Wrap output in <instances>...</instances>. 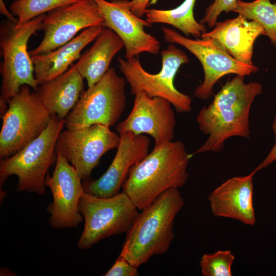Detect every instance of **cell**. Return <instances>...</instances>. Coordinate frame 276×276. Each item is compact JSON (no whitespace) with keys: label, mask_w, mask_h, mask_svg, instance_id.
<instances>
[{"label":"cell","mask_w":276,"mask_h":276,"mask_svg":"<svg viewBox=\"0 0 276 276\" xmlns=\"http://www.w3.org/2000/svg\"><path fill=\"white\" fill-rule=\"evenodd\" d=\"M244 76L236 75L228 80L215 95L212 103L198 112L199 129L208 137L191 154L219 152L226 140L232 136L250 137L249 114L255 99L262 93L256 82L245 83Z\"/></svg>","instance_id":"1"},{"label":"cell","mask_w":276,"mask_h":276,"mask_svg":"<svg viewBox=\"0 0 276 276\" xmlns=\"http://www.w3.org/2000/svg\"><path fill=\"white\" fill-rule=\"evenodd\" d=\"M192 157L180 141L153 149L130 169L122 187L123 191L142 210L166 190L186 184Z\"/></svg>","instance_id":"2"},{"label":"cell","mask_w":276,"mask_h":276,"mask_svg":"<svg viewBox=\"0 0 276 276\" xmlns=\"http://www.w3.org/2000/svg\"><path fill=\"white\" fill-rule=\"evenodd\" d=\"M184 203L178 188L160 194L139 213L120 254L138 268L153 256L166 252L174 238V219Z\"/></svg>","instance_id":"3"},{"label":"cell","mask_w":276,"mask_h":276,"mask_svg":"<svg viewBox=\"0 0 276 276\" xmlns=\"http://www.w3.org/2000/svg\"><path fill=\"white\" fill-rule=\"evenodd\" d=\"M65 119L52 116L43 131L25 147L8 158H1L0 184L13 175L18 178V192L45 194V177L56 160L55 145L65 127Z\"/></svg>","instance_id":"4"},{"label":"cell","mask_w":276,"mask_h":276,"mask_svg":"<svg viewBox=\"0 0 276 276\" xmlns=\"http://www.w3.org/2000/svg\"><path fill=\"white\" fill-rule=\"evenodd\" d=\"M45 16L41 14L20 26L8 19L1 22L0 45L3 61L0 67L2 77L0 105H8V101L24 85L34 91L37 89L39 85L34 76L31 56L27 50L28 43L33 35L41 30Z\"/></svg>","instance_id":"5"},{"label":"cell","mask_w":276,"mask_h":276,"mask_svg":"<svg viewBox=\"0 0 276 276\" xmlns=\"http://www.w3.org/2000/svg\"><path fill=\"white\" fill-rule=\"evenodd\" d=\"M139 209L123 191L106 198L84 192L79 211L84 221L83 231L77 246L90 249L100 241L130 230L139 213Z\"/></svg>","instance_id":"6"},{"label":"cell","mask_w":276,"mask_h":276,"mask_svg":"<svg viewBox=\"0 0 276 276\" xmlns=\"http://www.w3.org/2000/svg\"><path fill=\"white\" fill-rule=\"evenodd\" d=\"M162 66L157 74H151L143 67L136 56L130 59L119 58V67L129 83L131 94L145 92L150 98L158 97L168 100L179 113L190 112L192 98L178 91L174 86L176 74L182 64L190 61L187 55L173 43L160 53Z\"/></svg>","instance_id":"7"},{"label":"cell","mask_w":276,"mask_h":276,"mask_svg":"<svg viewBox=\"0 0 276 276\" xmlns=\"http://www.w3.org/2000/svg\"><path fill=\"white\" fill-rule=\"evenodd\" d=\"M125 79L110 67L93 85L84 90L66 118V129L82 128L94 124L113 126L126 106Z\"/></svg>","instance_id":"8"},{"label":"cell","mask_w":276,"mask_h":276,"mask_svg":"<svg viewBox=\"0 0 276 276\" xmlns=\"http://www.w3.org/2000/svg\"><path fill=\"white\" fill-rule=\"evenodd\" d=\"M24 85L7 102L1 117L0 157L8 158L37 137L46 128L52 116L35 91Z\"/></svg>","instance_id":"9"},{"label":"cell","mask_w":276,"mask_h":276,"mask_svg":"<svg viewBox=\"0 0 276 276\" xmlns=\"http://www.w3.org/2000/svg\"><path fill=\"white\" fill-rule=\"evenodd\" d=\"M161 29L165 41L182 45L200 62L203 70L204 79L194 92L195 96L198 99H209L215 83L227 74L244 77L258 71V67L256 65L244 64L234 59L215 38L193 39L169 28L162 27Z\"/></svg>","instance_id":"10"},{"label":"cell","mask_w":276,"mask_h":276,"mask_svg":"<svg viewBox=\"0 0 276 276\" xmlns=\"http://www.w3.org/2000/svg\"><path fill=\"white\" fill-rule=\"evenodd\" d=\"M120 136L102 124L62 131L55 145L59 153L72 165L81 179H86L107 151L117 149Z\"/></svg>","instance_id":"11"},{"label":"cell","mask_w":276,"mask_h":276,"mask_svg":"<svg viewBox=\"0 0 276 276\" xmlns=\"http://www.w3.org/2000/svg\"><path fill=\"white\" fill-rule=\"evenodd\" d=\"M103 21L94 0H81L53 9L48 12L42 21V41L30 54L40 55L55 50L73 39L80 31L102 26Z\"/></svg>","instance_id":"12"},{"label":"cell","mask_w":276,"mask_h":276,"mask_svg":"<svg viewBox=\"0 0 276 276\" xmlns=\"http://www.w3.org/2000/svg\"><path fill=\"white\" fill-rule=\"evenodd\" d=\"M55 167L44 181L51 191L53 200L47 207L49 224L54 229L73 228L83 221L79 211L84 188L74 167L59 153H56Z\"/></svg>","instance_id":"13"},{"label":"cell","mask_w":276,"mask_h":276,"mask_svg":"<svg viewBox=\"0 0 276 276\" xmlns=\"http://www.w3.org/2000/svg\"><path fill=\"white\" fill-rule=\"evenodd\" d=\"M134 96L130 113L116 126L119 134L125 132L149 134L154 141L153 149L173 141L176 118L171 103L163 98H150L144 91Z\"/></svg>","instance_id":"14"},{"label":"cell","mask_w":276,"mask_h":276,"mask_svg":"<svg viewBox=\"0 0 276 276\" xmlns=\"http://www.w3.org/2000/svg\"><path fill=\"white\" fill-rule=\"evenodd\" d=\"M97 5L104 21L102 26L115 32L123 41L125 58L138 56L142 53L157 54L159 41L146 32L144 28L152 25L134 14L127 7L124 0H94Z\"/></svg>","instance_id":"15"},{"label":"cell","mask_w":276,"mask_h":276,"mask_svg":"<svg viewBox=\"0 0 276 276\" xmlns=\"http://www.w3.org/2000/svg\"><path fill=\"white\" fill-rule=\"evenodd\" d=\"M119 135L120 144L111 164L100 177L83 186L84 192L102 198L117 195L130 169L148 154L150 142L147 136L131 132Z\"/></svg>","instance_id":"16"},{"label":"cell","mask_w":276,"mask_h":276,"mask_svg":"<svg viewBox=\"0 0 276 276\" xmlns=\"http://www.w3.org/2000/svg\"><path fill=\"white\" fill-rule=\"evenodd\" d=\"M254 175L232 177L214 190L208 197L212 214L254 225Z\"/></svg>","instance_id":"17"},{"label":"cell","mask_w":276,"mask_h":276,"mask_svg":"<svg viewBox=\"0 0 276 276\" xmlns=\"http://www.w3.org/2000/svg\"><path fill=\"white\" fill-rule=\"evenodd\" d=\"M266 35L259 23L239 14L234 18L217 22L211 31L202 34L201 38L217 39L236 60L251 65L255 41L259 36Z\"/></svg>","instance_id":"18"},{"label":"cell","mask_w":276,"mask_h":276,"mask_svg":"<svg viewBox=\"0 0 276 276\" xmlns=\"http://www.w3.org/2000/svg\"><path fill=\"white\" fill-rule=\"evenodd\" d=\"M103 26H93L83 30L78 35L55 50L31 56L34 76L38 85L66 72L81 57L82 49L95 40Z\"/></svg>","instance_id":"19"},{"label":"cell","mask_w":276,"mask_h":276,"mask_svg":"<svg viewBox=\"0 0 276 276\" xmlns=\"http://www.w3.org/2000/svg\"><path fill=\"white\" fill-rule=\"evenodd\" d=\"M83 79L73 64L63 74L39 85L35 91L52 116L65 119L84 90Z\"/></svg>","instance_id":"20"},{"label":"cell","mask_w":276,"mask_h":276,"mask_svg":"<svg viewBox=\"0 0 276 276\" xmlns=\"http://www.w3.org/2000/svg\"><path fill=\"white\" fill-rule=\"evenodd\" d=\"M124 47L120 37L112 30L103 28L91 47L81 56L76 63L88 87L97 82L109 69L114 56Z\"/></svg>","instance_id":"21"},{"label":"cell","mask_w":276,"mask_h":276,"mask_svg":"<svg viewBox=\"0 0 276 276\" xmlns=\"http://www.w3.org/2000/svg\"><path fill=\"white\" fill-rule=\"evenodd\" d=\"M196 0H185L178 7L169 10L147 9L146 20L150 24L161 23L173 26L181 31L186 36L201 38L206 32L205 25L197 21L194 16V8Z\"/></svg>","instance_id":"22"},{"label":"cell","mask_w":276,"mask_h":276,"mask_svg":"<svg viewBox=\"0 0 276 276\" xmlns=\"http://www.w3.org/2000/svg\"><path fill=\"white\" fill-rule=\"evenodd\" d=\"M233 12L259 23L264 29L266 36L276 48V2L272 3L270 0L250 2L238 0Z\"/></svg>","instance_id":"23"},{"label":"cell","mask_w":276,"mask_h":276,"mask_svg":"<svg viewBox=\"0 0 276 276\" xmlns=\"http://www.w3.org/2000/svg\"><path fill=\"white\" fill-rule=\"evenodd\" d=\"M81 0H15L10 6L11 13L17 16V26L61 6Z\"/></svg>","instance_id":"24"},{"label":"cell","mask_w":276,"mask_h":276,"mask_svg":"<svg viewBox=\"0 0 276 276\" xmlns=\"http://www.w3.org/2000/svg\"><path fill=\"white\" fill-rule=\"evenodd\" d=\"M235 259L229 250L204 254L199 262L201 273L203 276H232L231 267Z\"/></svg>","instance_id":"25"},{"label":"cell","mask_w":276,"mask_h":276,"mask_svg":"<svg viewBox=\"0 0 276 276\" xmlns=\"http://www.w3.org/2000/svg\"><path fill=\"white\" fill-rule=\"evenodd\" d=\"M238 0H214L205 9L204 15L200 22L206 24L212 28L217 23L218 16L225 12L227 13L233 11L236 7Z\"/></svg>","instance_id":"26"},{"label":"cell","mask_w":276,"mask_h":276,"mask_svg":"<svg viewBox=\"0 0 276 276\" xmlns=\"http://www.w3.org/2000/svg\"><path fill=\"white\" fill-rule=\"evenodd\" d=\"M137 267L131 264L126 259L120 254L111 267L103 275L105 276H137Z\"/></svg>","instance_id":"27"},{"label":"cell","mask_w":276,"mask_h":276,"mask_svg":"<svg viewBox=\"0 0 276 276\" xmlns=\"http://www.w3.org/2000/svg\"><path fill=\"white\" fill-rule=\"evenodd\" d=\"M271 128L275 135V143L265 159L251 172L254 174L259 170L266 168L276 160V113L273 118Z\"/></svg>","instance_id":"28"},{"label":"cell","mask_w":276,"mask_h":276,"mask_svg":"<svg viewBox=\"0 0 276 276\" xmlns=\"http://www.w3.org/2000/svg\"><path fill=\"white\" fill-rule=\"evenodd\" d=\"M151 0H124V2L129 9L137 16L142 18Z\"/></svg>","instance_id":"29"},{"label":"cell","mask_w":276,"mask_h":276,"mask_svg":"<svg viewBox=\"0 0 276 276\" xmlns=\"http://www.w3.org/2000/svg\"><path fill=\"white\" fill-rule=\"evenodd\" d=\"M0 12L7 18L11 17V13L6 8L3 0H0Z\"/></svg>","instance_id":"30"}]
</instances>
